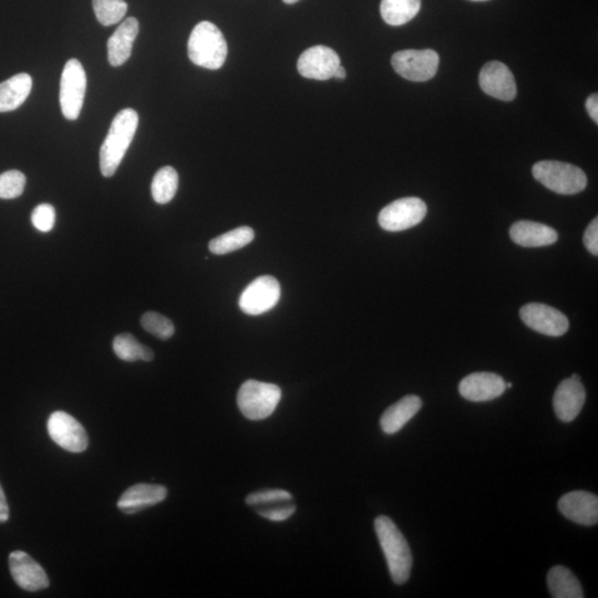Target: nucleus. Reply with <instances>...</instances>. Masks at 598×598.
Returning a JSON list of instances; mask_svg holds the SVG:
<instances>
[{"label": "nucleus", "mask_w": 598, "mask_h": 598, "mask_svg": "<svg viewBox=\"0 0 598 598\" xmlns=\"http://www.w3.org/2000/svg\"><path fill=\"white\" fill-rule=\"evenodd\" d=\"M480 87L487 95L501 102H512L516 97V83L509 67L500 62L487 63L479 77Z\"/></svg>", "instance_id": "obj_14"}, {"label": "nucleus", "mask_w": 598, "mask_h": 598, "mask_svg": "<svg viewBox=\"0 0 598 598\" xmlns=\"http://www.w3.org/2000/svg\"><path fill=\"white\" fill-rule=\"evenodd\" d=\"M334 77L338 80H344L346 78V70L344 67L340 66L336 70Z\"/></svg>", "instance_id": "obj_37"}, {"label": "nucleus", "mask_w": 598, "mask_h": 598, "mask_svg": "<svg viewBox=\"0 0 598 598\" xmlns=\"http://www.w3.org/2000/svg\"><path fill=\"white\" fill-rule=\"evenodd\" d=\"M167 487L158 485L140 484L129 487L120 497L118 507L125 515L138 512L157 505L167 499Z\"/></svg>", "instance_id": "obj_18"}, {"label": "nucleus", "mask_w": 598, "mask_h": 598, "mask_svg": "<svg viewBox=\"0 0 598 598\" xmlns=\"http://www.w3.org/2000/svg\"><path fill=\"white\" fill-rule=\"evenodd\" d=\"M47 428L50 438L64 450L80 454L88 448L87 431L67 412H54L49 417Z\"/></svg>", "instance_id": "obj_10"}, {"label": "nucleus", "mask_w": 598, "mask_h": 598, "mask_svg": "<svg viewBox=\"0 0 598 598\" xmlns=\"http://www.w3.org/2000/svg\"><path fill=\"white\" fill-rule=\"evenodd\" d=\"M189 58L199 67L218 70L228 57V44L221 30L210 22L194 27L188 44Z\"/></svg>", "instance_id": "obj_3"}, {"label": "nucleus", "mask_w": 598, "mask_h": 598, "mask_svg": "<svg viewBox=\"0 0 598 598\" xmlns=\"http://www.w3.org/2000/svg\"><path fill=\"white\" fill-rule=\"evenodd\" d=\"M520 316L527 328L543 335L560 337L570 328L569 319L564 314L544 304H527L521 309Z\"/></svg>", "instance_id": "obj_11"}, {"label": "nucleus", "mask_w": 598, "mask_h": 598, "mask_svg": "<svg viewBox=\"0 0 598 598\" xmlns=\"http://www.w3.org/2000/svg\"><path fill=\"white\" fill-rule=\"evenodd\" d=\"M281 399L279 386L248 380L240 386L238 405L243 416L250 420L259 421L274 414Z\"/></svg>", "instance_id": "obj_5"}, {"label": "nucleus", "mask_w": 598, "mask_h": 598, "mask_svg": "<svg viewBox=\"0 0 598 598\" xmlns=\"http://www.w3.org/2000/svg\"><path fill=\"white\" fill-rule=\"evenodd\" d=\"M571 378L574 380H581L580 376L576 374H573Z\"/></svg>", "instance_id": "obj_39"}, {"label": "nucleus", "mask_w": 598, "mask_h": 598, "mask_svg": "<svg viewBox=\"0 0 598 598\" xmlns=\"http://www.w3.org/2000/svg\"><path fill=\"white\" fill-rule=\"evenodd\" d=\"M586 110L587 113H589L590 117L594 120V123L597 124L598 123V95L597 93H593L590 95L589 98H587L586 103Z\"/></svg>", "instance_id": "obj_35"}, {"label": "nucleus", "mask_w": 598, "mask_h": 598, "mask_svg": "<svg viewBox=\"0 0 598 598\" xmlns=\"http://www.w3.org/2000/svg\"><path fill=\"white\" fill-rule=\"evenodd\" d=\"M547 586L554 598H583L582 585L573 573L564 566H554L547 574Z\"/></svg>", "instance_id": "obj_23"}, {"label": "nucleus", "mask_w": 598, "mask_h": 598, "mask_svg": "<svg viewBox=\"0 0 598 598\" xmlns=\"http://www.w3.org/2000/svg\"><path fill=\"white\" fill-rule=\"evenodd\" d=\"M93 6L98 22L103 26L122 22L128 12L124 0H93Z\"/></svg>", "instance_id": "obj_28"}, {"label": "nucleus", "mask_w": 598, "mask_h": 598, "mask_svg": "<svg viewBox=\"0 0 598 598\" xmlns=\"http://www.w3.org/2000/svg\"><path fill=\"white\" fill-rule=\"evenodd\" d=\"M471 2H487V0H471Z\"/></svg>", "instance_id": "obj_40"}, {"label": "nucleus", "mask_w": 598, "mask_h": 598, "mask_svg": "<svg viewBox=\"0 0 598 598\" xmlns=\"http://www.w3.org/2000/svg\"><path fill=\"white\" fill-rule=\"evenodd\" d=\"M141 325L144 330L152 334L158 338L167 340L174 335V325L172 321L165 318V316L154 311H149L141 318Z\"/></svg>", "instance_id": "obj_29"}, {"label": "nucleus", "mask_w": 598, "mask_h": 598, "mask_svg": "<svg viewBox=\"0 0 598 598\" xmlns=\"http://www.w3.org/2000/svg\"><path fill=\"white\" fill-rule=\"evenodd\" d=\"M532 173L536 181L557 194H577L587 187L584 171L559 161H541L534 164Z\"/></svg>", "instance_id": "obj_4"}, {"label": "nucleus", "mask_w": 598, "mask_h": 598, "mask_svg": "<svg viewBox=\"0 0 598 598\" xmlns=\"http://www.w3.org/2000/svg\"><path fill=\"white\" fill-rule=\"evenodd\" d=\"M559 510L566 519L574 524L592 526L598 521V497L586 491H574L563 495Z\"/></svg>", "instance_id": "obj_15"}, {"label": "nucleus", "mask_w": 598, "mask_h": 598, "mask_svg": "<svg viewBox=\"0 0 598 598\" xmlns=\"http://www.w3.org/2000/svg\"><path fill=\"white\" fill-rule=\"evenodd\" d=\"M421 0H381V17L390 26L409 23L420 12Z\"/></svg>", "instance_id": "obj_24"}, {"label": "nucleus", "mask_w": 598, "mask_h": 598, "mask_svg": "<svg viewBox=\"0 0 598 598\" xmlns=\"http://www.w3.org/2000/svg\"><path fill=\"white\" fill-rule=\"evenodd\" d=\"M422 401L418 396H406L390 406L381 416L380 426L386 435H395L418 414Z\"/></svg>", "instance_id": "obj_21"}, {"label": "nucleus", "mask_w": 598, "mask_h": 598, "mask_svg": "<svg viewBox=\"0 0 598 598\" xmlns=\"http://www.w3.org/2000/svg\"><path fill=\"white\" fill-rule=\"evenodd\" d=\"M113 347L118 358L129 363L138 360L151 361L154 358L153 351L141 344L132 334L118 335L113 340Z\"/></svg>", "instance_id": "obj_26"}, {"label": "nucleus", "mask_w": 598, "mask_h": 598, "mask_svg": "<svg viewBox=\"0 0 598 598\" xmlns=\"http://www.w3.org/2000/svg\"><path fill=\"white\" fill-rule=\"evenodd\" d=\"M376 534L388 564L391 579L396 584H405L409 580L412 554L408 542L388 516L380 515L375 520Z\"/></svg>", "instance_id": "obj_2"}, {"label": "nucleus", "mask_w": 598, "mask_h": 598, "mask_svg": "<svg viewBox=\"0 0 598 598\" xmlns=\"http://www.w3.org/2000/svg\"><path fill=\"white\" fill-rule=\"evenodd\" d=\"M584 244L587 250L594 256L598 254V220L592 221L584 233Z\"/></svg>", "instance_id": "obj_34"}, {"label": "nucleus", "mask_w": 598, "mask_h": 598, "mask_svg": "<svg viewBox=\"0 0 598 598\" xmlns=\"http://www.w3.org/2000/svg\"><path fill=\"white\" fill-rule=\"evenodd\" d=\"M426 215V205L418 198H405L395 201L381 210L378 222L381 229L388 232L414 228L422 222Z\"/></svg>", "instance_id": "obj_8"}, {"label": "nucleus", "mask_w": 598, "mask_h": 598, "mask_svg": "<svg viewBox=\"0 0 598 598\" xmlns=\"http://www.w3.org/2000/svg\"><path fill=\"white\" fill-rule=\"evenodd\" d=\"M33 89V78L18 74L0 83V113L14 112L26 102Z\"/></svg>", "instance_id": "obj_22"}, {"label": "nucleus", "mask_w": 598, "mask_h": 598, "mask_svg": "<svg viewBox=\"0 0 598 598\" xmlns=\"http://www.w3.org/2000/svg\"><path fill=\"white\" fill-rule=\"evenodd\" d=\"M440 64L435 50H401L391 58L396 73L414 83H425L435 77Z\"/></svg>", "instance_id": "obj_7"}, {"label": "nucleus", "mask_w": 598, "mask_h": 598, "mask_svg": "<svg viewBox=\"0 0 598 598\" xmlns=\"http://www.w3.org/2000/svg\"><path fill=\"white\" fill-rule=\"evenodd\" d=\"M512 240L524 248H542L557 242L559 234L551 226L532 221H519L511 226Z\"/></svg>", "instance_id": "obj_20"}, {"label": "nucleus", "mask_w": 598, "mask_h": 598, "mask_svg": "<svg viewBox=\"0 0 598 598\" xmlns=\"http://www.w3.org/2000/svg\"><path fill=\"white\" fill-rule=\"evenodd\" d=\"M586 391L581 380L567 378L557 387L553 398V407L557 418L563 422L576 419L584 406Z\"/></svg>", "instance_id": "obj_17"}, {"label": "nucleus", "mask_w": 598, "mask_h": 598, "mask_svg": "<svg viewBox=\"0 0 598 598\" xmlns=\"http://www.w3.org/2000/svg\"><path fill=\"white\" fill-rule=\"evenodd\" d=\"M260 516L270 521L281 522L289 519L295 514L296 505L293 499L270 502L254 507Z\"/></svg>", "instance_id": "obj_30"}, {"label": "nucleus", "mask_w": 598, "mask_h": 598, "mask_svg": "<svg viewBox=\"0 0 598 598\" xmlns=\"http://www.w3.org/2000/svg\"><path fill=\"white\" fill-rule=\"evenodd\" d=\"M26 177L17 170L0 174V199L12 200L24 193Z\"/></svg>", "instance_id": "obj_31"}, {"label": "nucleus", "mask_w": 598, "mask_h": 598, "mask_svg": "<svg viewBox=\"0 0 598 598\" xmlns=\"http://www.w3.org/2000/svg\"><path fill=\"white\" fill-rule=\"evenodd\" d=\"M255 232L249 226L230 230V232L218 236L209 244L210 252L215 255H225L245 248L253 242Z\"/></svg>", "instance_id": "obj_25"}, {"label": "nucleus", "mask_w": 598, "mask_h": 598, "mask_svg": "<svg viewBox=\"0 0 598 598\" xmlns=\"http://www.w3.org/2000/svg\"><path fill=\"white\" fill-rule=\"evenodd\" d=\"M139 125V115L133 109H123L115 115L104 142L100 149V170L105 178L113 177L132 144Z\"/></svg>", "instance_id": "obj_1"}, {"label": "nucleus", "mask_w": 598, "mask_h": 598, "mask_svg": "<svg viewBox=\"0 0 598 598\" xmlns=\"http://www.w3.org/2000/svg\"><path fill=\"white\" fill-rule=\"evenodd\" d=\"M340 66V58L335 50L326 46H315L305 50L300 54L298 69L304 78L329 80L334 78L336 70Z\"/></svg>", "instance_id": "obj_12"}, {"label": "nucleus", "mask_w": 598, "mask_h": 598, "mask_svg": "<svg viewBox=\"0 0 598 598\" xmlns=\"http://www.w3.org/2000/svg\"><path fill=\"white\" fill-rule=\"evenodd\" d=\"M283 2L288 5H293L295 3L299 2V0H283Z\"/></svg>", "instance_id": "obj_38"}, {"label": "nucleus", "mask_w": 598, "mask_h": 598, "mask_svg": "<svg viewBox=\"0 0 598 598\" xmlns=\"http://www.w3.org/2000/svg\"><path fill=\"white\" fill-rule=\"evenodd\" d=\"M179 187V175L172 167H164L155 173L151 192L155 202L168 204L177 194Z\"/></svg>", "instance_id": "obj_27"}, {"label": "nucleus", "mask_w": 598, "mask_h": 598, "mask_svg": "<svg viewBox=\"0 0 598 598\" xmlns=\"http://www.w3.org/2000/svg\"><path fill=\"white\" fill-rule=\"evenodd\" d=\"M85 89H87V74L82 63L77 59H70L64 64L60 80V107L64 118L72 122L79 118L83 110Z\"/></svg>", "instance_id": "obj_6"}, {"label": "nucleus", "mask_w": 598, "mask_h": 598, "mask_svg": "<svg viewBox=\"0 0 598 598\" xmlns=\"http://www.w3.org/2000/svg\"><path fill=\"white\" fill-rule=\"evenodd\" d=\"M280 285L273 276H260L250 283L240 295L239 305L243 313L259 316L268 313L278 305Z\"/></svg>", "instance_id": "obj_9"}, {"label": "nucleus", "mask_w": 598, "mask_h": 598, "mask_svg": "<svg viewBox=\"0 0 598 598\" xmlns=\"http://www.w3.org/2000/svg\"><path fill=\"white\" fill-rule=\"evenodd\" d=\"M139 34V22L133 17L125 19L108 42V59L113 67L123 66L132 57L133 44Z\"/></svg>", "instance_id": "obj_19"}, {"label": "nucleus", "mask_w": 598, "mask_h": 598, "mask_svg": "<svg viewBox=\"0 0 598 598\" xmlns=\"http://www.w3.org/2000/svg\"><path fill=\"white\" fill-rule=\"evenodd\" d=\"M289 499H293V495L288 491L279 489L263 490L255 492V494L246 497V504L250 507H255L260 505L270 504V502Z\"/></svg>", "instance_id": "obj_33"}, {"label": "nucleus", "mask_w": 598, "mask_h": 598, "mask_svg": "<svg viewBox=\"0 0 598 598\" xmlns=\"http://www.w3.org/2000/svg\"><path fill=\"white\" fill-rule=\"evenodd\" d=\"M9 519V507L6 500V495L0 485V524H5Z\"/></svg>", "instance_id": "obj_36"}, {"label": "nucleus", "mask_w": 598, "mask_h": 598, "mask_svg": "<svg viewBox=\"0 0 598 598\" xmlns=\"http://www.w3.org/2000/svg\"><path fill=\"white\" fill-rule=\"evenodd\" d=\"M32 222L40 232H50L56 223V210L47 203L38 205L32 214Z\"/></svg>", "instance_id": "obj_32"}, {"label": "nucleus", "mask_w": 598, "mask_h": 598, "mask_svg": "<svg viewBox=\"0 0 598 598\" xmlns=\"http://www.w3.org/2000/svg\"><path fill=\"white\" fill-rule=\"evenodd\" d=\"M506 389L505 381L494 373H475L461 380L459 393L472 402L491 401L499 398Z\"/></svg>", "instance_id": "obj_16"}, {"label": "nucleus", "mask_w": 598, "mask_h": 598, "mask_svg": "<svg viewBox=\"0 0 598 598\" xmlns=\"http://www.w3.org/2000/svg\"><path fill=\"white\" fill-rule=\"evenodd\" d=\"M9 569L14 581L25 591L37 592L49 586L47 573L27 553L23 551L10 553Z\"/></svg>", "instance_id": "obj_13"}]
</instances>
